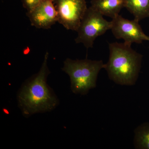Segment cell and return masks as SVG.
I'll return each mask as SVG.
<instances>
[{"instance_id": "cell-5", "label": "cell", "mask_w": 149, "mask_h": 149, "mask_svg": "<svg viewBox=\"0 0 149 149\" xmlns=\"http://www.w3.org/2000/svg\"><path fill=\"white\" fill-rule=\"evenodd\" d=\"M58 22L68 30L77 32L87 7L86 0H53Z\"/></svg>"}, {"instance_id": "cell-9", "label": "cell", "mask_w": 149, "mask_h": 149, "mask_svg": "<svg viewBox=\"0 0 149 149\" xmlns=\"http://www.w3.org/2000/svg\"><path fill=\"white\" fill-rule=\"evenodd\" d=\"M124 8L137 21L149 17V0H124Z\"/></svg>"}, {"instance_id": "cell-12", "label": "cell", "mask_w": 149, "mask_h": 149, "mask_svg": "<svg viewBox=\"0 0 149 149\" xmlns=\"http://www.w3.org/2000/svg\"><path fill=\"white\" fill-rule=\"evenodd\" d=\"M148 41H149V40H148Z\"/></svg>"}, {"instance_id": "cell-2", "label": "cell", "mask_w": 149, "mask_h": 149, "mask_svg": "<svg viewBox=\"0 0 149 149\" xmlns=\"http://www.w3.org/2000/svg\"><path fill=\"white\" fill-rule=\"evenodd\" d=\"M109 58L104 69L110 79L118 85L132 86L139 77L143 55L125 43L109 44Z\"/></svg>"}, {"instance_id": "cell-6", "label": "cell", "mask_w": 149, "mask_h": 149, "mask_svg": "<svg viewBox=\"0 0 149 149\" xmlns=\"http://www.w3.org/2000/svg\"><path fill=\"white\" fill-rule=\"evenodd\" d=\"M111 22L113 35L116 39H123L125 44L131 45L133 43L140 44L148 41L149 36L145 34L136 19L129 20L118 15L112 19Z\"/></svg>"}, {"instance_id": "cell-1", "label": "cell", "mask_w": 149, "mask_h": 149, "mask_svg": "<svg viewBox=\"0 0 149 149\" xmlns=\"http://www.w3.org/2000/svg\"><path fill=\"white\" fill-rule=\"evenodd\" d=\"M49 53L46 52L40 70L24 81L17 94L18 106L26 118L37 113L52 111L59 100L47 83L51 73L48 65Z\"/></svg>"}, {"instance_id": "cell-3", "label": "cell", "mask_w": 149, "mask_h": 149, "mask_svg": "<svg viewBox=\"0 0 149 149\" xmlns=\"http://www.w3.org/2000/svg\"><path fill=\"white\" fill-rule=\"evenodd\" d=\"M105 66L102 60L67 58L62 70L69 75L72 93L86 95L91 89L96 88L99 72Z\"/></svg>"}, {"instance_id": "cell-8", "label": "cell", "mask_w": 149, "mask_h": 149, "mask_svg": "<svg viewBox=\"0 0 149 149\" xmlns=\"http://www.w3.org/2000/svg\"><path fill=\"white\" fill-rule=\"evenodd\" d=\"M91 6L103 16L113 19L124 8V0H92Z\"/></svg>"}, {"instance_id": "cell-7", "label": "cell", "mask_w": 149, "mask_h": 149, "mask_svg": "<svg viewBox=\"0 0 149 149\" xmlns=\"http://www.w3.org/2000/svg\"><path fill=\"white\" fill-rule=\"evenodd\" d=\"M26 15L31 25L38 29H50L58 22L57 13L53 0H42Z\"/></svg>"}, {"instance_id": "cell-10", "label": "cell", "mask_w": 149, "mask_h": 149, "mask_svg": "<svg viewBox=\"0 0 149 149\" xmlns=\"http://www.w3.org/2000/svg\"><path fill=\"white\" fill-rule=\"evenodd\" d=\"M134 145L137 149H149V122L139 125L134 131Z\"/></svg>"}, {"instance_id": "cell-11", "label": "cell", "mask_w": 149, "mask_h": 149, "mask_svg": "<svg viewBox=\"0 0 149 149\" xmlns=\"http://www.w3.org/2000/svg\"><path fill=\"white\" fill-rule=\"evenodd\" d=\"M42 0H22V5L27 12H29L36 7Z\"/></svg>"}, {"instance_id": "cell-4", "label": "cell", "mask_w": 149, "mask_h": 149, "mask_svg": "<svg viewBox=\"0 0 149 149\" xmlns=\"http://www.w3.org/2000/svg\"><path fill=\"white\" fill-rule=\"evenodd\" d=\"M103 16L91 6L88 8L77 29L75 43H82L87 49L93 48L96 39L111 29V21Z\"/></svg>"}]
</instances>
